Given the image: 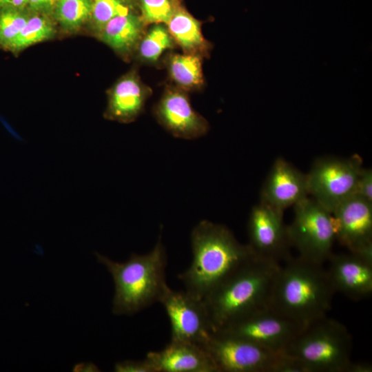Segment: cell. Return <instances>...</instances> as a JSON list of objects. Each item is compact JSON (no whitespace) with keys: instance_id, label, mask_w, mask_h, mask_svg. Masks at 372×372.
Returning <instances> with one entry per match:
<instances>
[{"instance_id":"6da1fadb","label":"cell","mask_w":372,"mask_h":372,"mask_svg":"<svg viewBox=\"0 0 372 372\" xmlns=\"http://www.w3.org/2000/svg\"><path fill=\"white\" fill-rule=\"evenodd\" d=\"M192 261L178 275L185 291L203 300L245 262L254 257L225 225L203 220L191 234Z\"/></svg>"},{"instance_id":"7a4b0ae2","label":"cell","mask_w":372,"mask_h":372,"mask_svg":"<svg viewBox=\"0 0 372 372\" xmlns=\"http://www.w3.org/2000/svg\"><path fill=\"white\" fill-rule=\"evenodd\" d=\"M335 293L322 265L291 256L279 267L269 308L306 327L327 316Z\"/></svg>"},{"instance_id":"3957f363","label":"cell","mask_w":372,"mask_h":372,"mask_svg":"<svg viewBox=\"0 0 372 372\" xmlns=\"http://www.w3.org/2000/svg\"><path fill=\"white\" fill-rule=\"evenodd\" d=\"M280 264L253 257L203 300L212 332L254 311L269 307Z\"/></svg>"},{"instance_id":"277c9868","label":"cell","mask_w":372,"mask_h":372,"mask_svg":"<svg viewBox=\"0 0 372 372\" xmlns=\"http://www.w3.org/2000/svg\"><path fill=\"white\" fill-rule=\"evenodd\" d=\"M95 254L114 280L112 312L115 315H133L158 302L169 288L165 277L167 254L161 235L150 252L143 255L133 253L124 262Z\"/></svg>"},{"instance_id":"5b68a950","label":"cell","mask_w":372,"mask_h":372,"mask_svg":"<svg viewBox=\"0 0 372 372\" xmlns=\"http://www.w3.org/2000/svg\"><path fill=\"white\" fill-rule=\"evenodd\" d=\"M351 348L347 327L326 316L304 327L285 353L298 361L306 372H349Z\"/></svg>"},{"instance_id":"8992f818","label":"cell","mask_w":372,"mask_h":372,"mask_svg":"<svg viewBox=\"0 0 372 372\" xmlns=\"http://www.w3.org/2000/svg\"><path fill=\"white\" fill-rule=\"evenodd\" d=\"M294 217L287 226L289 240L298 256L323 265L332 254L335 232L331 213L309 196L293 206Z\"/></svg>"},{"instance_id":"52a82bcc","label":"cell","mask_w":372,"mask_h":372,"mask_svg":"<svg viewBox=\"0 0 372 372\" xmlns=\"http://www.w3.org/2000/svg\"><path fill=\"white\" fill-rule=\"evenodd\" d=\"M362 158L322 156L315 160L307 174L309 195L332 214L347 198L355 195L362 168Z\"/></svg>"},{"instance_id":"ba28073f","label":"cell","mask_w":372,"mask_h":372,"mask_svg":"<svg viewBox=\"0 0 372 372\" xmlns=\"http://www.w3.org/2000/svg\"><path fill=\"white\" fill-rule=\"evenodd\" d=\"M201 345L218 372H275L284 354L220 332H212Z\"/></svg>"},{"instance_id":"9c48e42d","label":"cell","mask_w":372,"mask_h":372,"mask_svg":"<svg viewBox=\"0 0 372 372\" xmlns=\"http://www.w3.org/2000/svg\"><path fill=\"white\" fill-rule=\"evenodd\" d=\"M304 327L267 307L254 311L215 332L245 339L274 352L285 353Z\"/></svg>"},{"instance_id":"30bf717a","label":"cell","mask_w":372,"mask_h":372,"mask_svg":"<svg viewBox=\"0 0 372 372\" xmlns=\"http://www.w3.org/2000/svg\"><path fill=\"white\" fill-rule=\"evenodd\" d=\"M282 216L283 213L261 203L252 207L247 224V245L255 257L278 264L291 257Z\"/></svg>"},{"instance_id":"8fae6325","label":"cell","mask_w":372,"mask_h":372,"mask_svg":"<svg viewBox=\"0 0 372 372\" xmlns=\"http://www.w3.org/2000/svg\"><path fill=\"white\" fill-rule=\"evenodd\" d=\"M169 318L171 339L202 344L212 333L203 300L169 287L159 302Z\"/></svg>"},{"instance_id":"7c38bea8","label":"cell","mask_w":372,"mask_h":372,"mask_svg":"<svg viewBox=\"0 0 372 372\" xmlns=\"http://www.w3.org/2000/svg\"><path fill=\"white\" fill-rule=\"evenodd\" d=\"M331 214L335 239L349 251L372 261V203L353 195Z\"/></svg>"},{"instance_id":"4fadbf2b","label":"cell","mask_w":372,"mask_h":372,"mask_svg":"<svg viewBox=\"0 0 372 372\" xmlns=\"http://www.w3.org/2000/svg\"><path fill=\"white\" fill-rule=\"evenodd\" d=\"M260 196V203L283 213L309 196L307 174L283 158H277L262 186Z\"/></svg>"},{"instance_id":"5bb4252c","label":"cell","mask_w":372,"mask_h":372,"mask_svg":"<svg viewBox=\"0 0 372 372\" xmlns=\"http://www.w3.org/2000/svg\"><path fill=\"white\" fill-rule=\"evenodd\" d=\"M158 121L172 135L194 139L206 134L209 123L192 107L181 89L167 90L154 107Z\"/></svg>"},{"instance_id":"9a60e30c","label":"cell","mask_w":372,"mask_h":372,"mask_svg":"<svg viewBox=\"0 0 372 372\" xmlns=\"http://www.w3.org/2000/svg\"><path fill=\"white\" fill-rule=\"evenodd\" d=\"M326 269L335 291L353 300L369 297L372 293V261L360 255L349 253L333 254Z\"/></svg>"},{"instance_id":"2e32d148","label":"cell","mask_w":372,"mask_h":372,"mask_svg":"<svg viewBox=\"0 0 372 372\" xmlns=\"http://www.w3.org/2000/svg\"><path fill=\"white\" fill-rule=\"evenodd\" d=\"M145 358L154 372H218L205 349L192 342L170 340L162 350L148 352Z\"/></svg>"},{"instance_id":"e0dca14e","label":"cell","mask_w":372,"mask_h":372,"mask_svg":"<svg viewBox=\"0 0 372 372\" xmlns=\"http://www.w3.org/2000/svg\"><path fill=\"white\" fill-rule=\"evenodd\" d=\"M149 92L136 74H127L110 91L105 117L122 123L134 121L143 110Z\"/></svg>"},{"instance_id":"ac0fdd59","label":"cell","mask_w":372,"mask_h":372,"mask_svg":"<svg viewBox=\"0 0 372 372\" xmlns=\"http://www.w3.org/2000/svg\"><path fill=\"white\" fill-rule=\"evenodd\" d=\"M144 26L141 16L130 11L111 19L98 34L114 51L126 55L138 47Z\"/></svg>"},{"instance_id":"d6986e66","label":"cell","mask_w":372,"mask_h":372,"mask_svg":"<svg viewBox=\"0 0 372 372\" xmlns=\"http://www.w3.org/2000/svg\"><path fill=\"white\" fill-rule=\"evenodd\" d=\"M167 30L185 53L207 56L211 48L201 31V23L180 6L168 23Z\"/></svg>"},{"instance_id":"ffe728a7","label":"cell","mask_w":372,"mask_h":372,"mask_svg":"<svg viewBox=\"0 0 372 372\" xmlns=\"http://www.w3.org/2000/svg\"><path fill=\"white\" fill-rule=\"evenodd\" d=\"M202 56L189 54H174L168 59L171 79L183 90H193L204 83Z\"/></svg>"},{"instance_id":"44dd1931","label":"cell","mask_w":372,"mask_h":372,"mask_svg":"<svg viewBox=\"0 0 372 372\" xmlns=\"http://www.w3.org/2000/svg\"><path fill=\"white\" fill-rule=\"evenodd\" d=\"M55 25L48 14L31 12L25 25L6 50L17 54L24 49L52 38Z\"/></svg>"},{"instance_id":"7402d4cb","label":"cell","mask_w":372,"mask_h":372,"mask_svg":"<svg viewBox=\"0 0 372 372\" xmlns=\"http://www.w3.org/2000/svg\"><path fill=\"white\" fill-rule=\"evenodd\" d=\"M92 0H59L54 17L68 32H75L90 19Z\"/></svg>"},{"instance_id":"603a6c76","label":"cell","mask_w":372,"mask_h":372,"mask_svg":"<svg viewBox=\"0 0 372 372\" xmlns=\"http://www.w3.org/2000/svg\"><path fill=\"white\" fill-rule=\"evenodd\" d=\"M173 41L166 26L155 24L143 35L137 47L139 56L145 61L155 62L164 51L173 47Z\"/></svg>"},{"instance_id":"cb8c5ba5","label":"cell","mask_w":372,"mask_h":372,"mask_svg":"<svg viewBox=\"0 0 372 372\" xmlns=\"http://www.w3.org/2000/svg\"><path fill=\"white\" fill-rule=\"evenodd\" d=\"M30 14L28 8H0V47L7 48L21 31Z\"/></svg>"},{"instance_id":"d4e9b609","label":"cell","mask_w":372,"mask_h":372,"mask_svg":"<svg viewBox=\"0 0 372 372\" xmlns=\"http://www.w3.org/2000/svg\"><path fill=\"white\" fill-rule=\"evenodd\" d=\"M141 18L145 24H165L181 6L180 0H139Z\"/></svg>"},{"instance_id":"484cf974","label":"cell","mask_w":372,"mask_h":372,"mask_svg":"<svg viewBox=\"0 0 372 372\" xmlns=\"http://www.w3.org/2000/svg\"><path fill=\"white\" fill-rule=\"evenodd\" d=\"M130 11L131 8L120 0H92L90 19L99 33L111 19Z\"/></svg>"},{"instance_id":"4316f807","label":"cell","mask_w":372,"mask_h":372,"mask_svg":"<svg viewBox=\"0 0 372 372\" xmlns=\"http://www.w3.org/2000/svg\"><path fill=\"white\" fill-rule=\"evenodd\" d=\"M355 195L372 203V170L362 167L358 176Z\"/></svg>"},{"instance_id":"83f0119b","label":"cell","mask_w":372,"mask_h":372,"mask_svg":"<svg viewBox=\"0 0 372 372\" xmlns=\"http://www.w3.org/2000/svg\"><path fill=\"white\" fill-rule=\"evenodd\" d=\"M116 372H154V370L145 358L143 360H125L117 362L114 366Z\"/></svg>"},{"instance_id":"f1b7e54d","label":"cell","mask_w":372,"mask_h":372,"mask_svg":"<svg viewBox=\"0 0 372 372\" xmlns=\"http://www.w3.org/2000/svg\"><path fill=\"white\" fill-rule=\"evenodd\" d=\"M59 0H28L27 8L30 12L50 14L53 13Z\"/></svg>"},{"instance_id":"f546056e","label":"cell","mask_w":372,"mask_h":372,"mask_svg":"<svg viewBox=\"0 0 372 372\" xmlns=\"http://www.w3.org/2000/svg\"><path fill=\"white\" fill-rule=\"evenodd\" d=\"M28 0H0V8L11 7L17 8H27Z\"/></svg>"},{"instance_id":"4dcf8cb0","label":"cell","mask_w":372,"mask_h":372,"mask_svg":"<svg viewBox=\"0 0 372 372\" xmlns=\"http://www.w3.org/2000/svg\"><path fill=\"white\" fill-rule=\"evenodd\" d=\"M372 366L369 363L352 362L349 372H371Z\"/></svg>"},{"instance_id":"1f68e13d","label":"cell","mask_w":372,"mask_h":372,"mask_svg":"<svg viewBox=\"0 0 372 372\" xmlns=\"http://www.w3.org/2000/svg\"><path fill=\"white\" fill-rule=\"evenodd\" d=\"M121 2H123L126 6H129L130 8H132L134 1L135 0H120Z\"/></svg>"}]
</instances>
